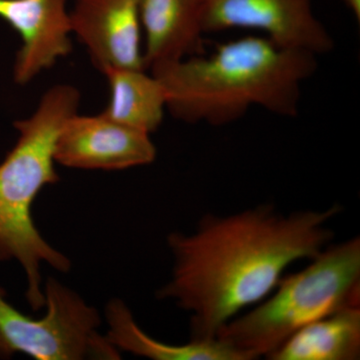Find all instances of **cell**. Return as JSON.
<instances>
[{"mask_svg": "<svg viewBox=\"0 0 360 360\" xmlns=\"http://www.w3.org/2000/svg\"><path fill=\"white\" fill-rule=\"evenodd\" d=\"M340 210L333 205L284 214L259 205L206 214L195 231L168 236L174 269L158 297L189 314L191 340H215L227 322L269 296L288 267L330 245L329 224Z\"/></svg>", "mask_w": 360, "mask_h": 360, "instance_id": "1", "label": "cell"}, {"mask_svg": "<svg viewBox=\"0 0 360 360\" xmlns=\"http://www.w3.org/2000/svg\"><path fill=\"white\" fill-rule=\"evenodd\" d=\"M311 52L281 46L265 37L232 40L205 56L149 68L160 79L167 110L191 124L222 127L252 106L274 115H297L302 86L319 68Z\"/></svg>", "mask_w": 360, "mask_h": 360, "instance_id": "2", "label": "cell"}, {"mask_svg": "<svg viewBox=\"0 0 360 360\" xmlns=\"http://www.w3.org/2000/svg\"><path fill=\"white\" fill-rule=\"evenodd\" d=\"M79 99L72 85L47 90L32 116L14 122L18 141L0 163V262H20L27 281L26 298L35 311L45 304L42 262L61 272L71 266L70 260L37 231L32 206L45 186L58 181L54 167L56 139L68 118L77 113Z\"/></svg>", "mask_w": 360, "mask_h": 360, "instance_id": "3", "label": "cell"}, {"mask_svg": "<svg viewBox=\"0 0 360 360\" xmlns=\"http://www.w3.org/2000/svg\"><path fill=\"white\" fill-rule=\"evenodd\" d=\"M360 305V238L329 245L295 274L283 276L253 309L234 317L217 338L243 356H267L307 324Z\"/></svg>", "mask_w": 360, "mask_h": 360, "instance_id": "4", "label": "cell"}, {"mask_svg": "<svg viewBox=\"0 0 360 360\" xmlns=\"http://www.w3.org/2000/svg\"><path fill=\"white\" fill-rule=\"evenodd\" d=\"M44 291L46 314L35 319L7 302L0 286V359H120V350L97 330L101 319L94 307L51 277Z\"/></svg>", "mask_w": 360, "mask_h": 360, "instance_id": "5", "label": "cell"}, {"mask_svg": "<svg viewBox=\"0 0 360 360\" xmlns=\"http://www.w3.org/2000/svg\"><path fill=\"white\" fill-rule=\"evenodd\" d=\"M205 34L231 28L260 30L281 46L329 53L335 41L312 0H200Z\"/></svg>", "mask_w": 360, "mask_h": 360, "instance_id": "6", "label": "cell"}, {"mask_svg": "<svg viewBox=\"0 0 360 360\" xmlns=\"http://www.w3.org/2000/svg\"><path fill=\"white\" fill-rule=\"evenodd\" d=\"M150 134L98 115H71L59 132L56 162L79 169L122 170L153 163Z\"/></svg>", "mask_w": 360, "mask_h": 360, "instance_id": "7", "label": "cell"}, {"mask_svg": "<svg viewBox=\"0 0 360 360\" xmlns=\"http://www.w3.org/2000/svg\"><path fill=\"white\" fill-rule=\"evenodd\" d=\"M71 30L85 45L94 66L144 68L139 0H77Z\"/></svg>", "mask_w": 360, "mask_h": 360, "instance_id": "8", "label": "cell"}, {"mask_svg": "<svg viewBox=\"0 0 360 360\" xmlns=\"http://www.w3.org/2000/svg\"><path fill=\"white\" fill-rule=\"evenodd\" d=\"M66 0H0V18L22 40L14 63L16 84H26L72 51Z\"/></svg>", "mask_w": 360, "mask_h": 360, "instance_id": "9", "label": "cell"}, {"mask_svg": "<svg viewBox=\"0 0 360 360\" xmlns=\"http://www.w3.org/2000/svg\"><path fill=\"white\" fill-rule=\"evenodd\" d=\"M146 70L205 53L200 0H139Z\"/></svg>", "mask_w": 360, "mask_h": 360, "instance_id": "10", "label": "cell"}, {"mask_svg": "<svg viewBox=\"0 0 360 360\" xmlns=\"http://www.w3.org/2000/svg\"><path fill=\"white\" fill-rule=\"evenodd\" d=\"M360 359V305L345 307L293 333L269 360Z\"/></svg>", "mask_w": 360, "mask_h": 360, "instance_id": "11", "label": "cell"}, {"mask_svg": "<svg viewBox=\"0 0 360 360\" xmlns=\"http://www.w3.org/2000/svg\"><path fill=\"white\" fill-rule=\"evenodd\" d=\"M106 338L118 350L153 360H243V356L219 338L210 341L189 340L186 345L161 342L146 335L134 321L122 300L108 302L105 310Z\"/></svg>", "mask_w": 360, "mask_h": 360, "instance_id": "12", "label": "cell"}, {"mask_svg": "<svg viewBox=\"0 0 360 360\" xmlns=\"http://www.w3.org/2000/svg\"><path fill=\"white\" fill-rule=\"evenodd\" d=\"M144 68H108L103 71L110 89L104 115L151 134L162 123L167 96L158 77Z\"/></svg>", "mask_w": 360, "mask_h": 360, "instance_id": "13", "label": "cell"}, {"mask_svg": "<svg viewBox=\"0 0 360 360\" xmlns=\"http://www.w3.org/2000/svg\"><path fill=\"white\" fill-rule=\"evenodd\" d=\"M348 11L354 16L355 20L360 21V0H340Z\"/></svg>", "mask_w": 360, "mask_h": 360, "instance_id": "14", "label": "cell"}]
</instances>
